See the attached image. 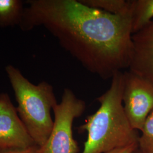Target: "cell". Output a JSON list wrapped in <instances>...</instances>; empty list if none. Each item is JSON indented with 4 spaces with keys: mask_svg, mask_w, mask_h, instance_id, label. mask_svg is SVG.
<instances>
[{
    "mask_svg": "<svg viewBox=\"0 0 153 153\" xmlns=\"http://www.w3.org/2000/svg\"><path fill=\"white\" fill-rule=\"evenodd\" d=\"M35 146L37 145L22 122L9 95L7 93H0V148L26 149Z\"/></svg>",
    "mask_w": 153,
    "mask_h": 153,
    "instance_id": "6",
    "label": "cell"
},
{
    "mask_svg": "<svg viewBox=\"0 0 153 153\" xmlns=\"http://www.w3.org/2000/svg\"><path fill=\"white\" fill-rule=\"evenodd\" d=\"M123 88L124 72L117 71L109 89L97 99L99 109L79 128L88 132L82 153H105L138 143L137 131L132 128L124 109Z\"/></svg>",
    "mask_w": 153,
    "mask_h": 153,
    "instance_id": "2",
    "label": "cell"
},
{
    "mask_svg": "<svg viewBox=\"0 0 153 153\" xmlns=\"http://www.w3.org/2000/svg\"><path fill=\"white\" fill-rule=\"evenodd\" d=\"M5 71L16 96L18 114L40 148L48 140L53 126L51 111L57 104L53 88L45 81L33 84L11 65L6 66Z\"/></svg>",
    "mask_w": 153,
    "mask_h": 153,
    "instance_id": "3",
    "label": "cell"
},
{
    "mask_svg": "<svg viewBox=\"0 0 153 153\" xmlns=\"http://www.w3.org/2000/svg\"><path fill=\"white\" fill-rule=\"evenodd\" d=\"M132 56L129 71L153 83V19L131 35Z\"/></svg>",
    "mask_w": 153,
    "mask_h": 153,
    "instance_id": "7",
    "label": "cell"
},
{
    "mask_svg": "<svg viewBox=\"0 0 153 153\" xmlns=\"http://www.w3.org/2000/svg\"><path fill=\"white\" fill-rule=\"evenodd\" d=\"M132 128L141 131L153 109V83L130 71L124 72L123 103Z\"/></svg>",
    "mask_w": 153,
    "mask_h": 153,
    "instance_id": "5",
    "label": "cell"
},
{
    "mask_svg": "<svg viewBox=\"0 0 153 153\" xmlns=\"http://www.w3.org/2000/svg\"><path fill=\"white\" fill-rule=\"evenodd\" d=\"M86 108L85 102L70 88L64 90L61 101L53 109L55 119L49 137L39 153H78L79 147L73 134V124Z\"/></svg>",
    "mask_w": 153,
    "mask_h": 153,
    "instance_id": "4",
    "label": "cell"
},
{
    "mask_svg": "<svg viewBox=\"0 0 153 153\" xmlns=\"http://www.w3.org/2000/svg\"><path fill=\"white\" fill-rule=\"evenodd\" d=\"M83 4L112 14H126L129 11V0H79Z\"/></svg>",
    "mask_w": 153,
    "mask_h": 153,
    "instance_id": "10",
    "label": "cell"
},
{
    "mask_svg": "<svg viewBox=\"0 0 153 153\" xmlns=\"http://www.w3.org/2000/svg\"><path fill=\"white\" fill-rule=\"evenodd\" d=\"M142 135L138 140V148L142 153H153V109L142 126Z\"/></svg>",
    "mask_w": 153,
    "mask_h": 153,
    "instance_id": "11",
    "label": "cell"
},
{
    "mask_svg": "<svg viewBox=\"0 0 153 153\" xmlns=\"http://www.w3.org/2000/svg\"><path fill=\"white\" fill-rule=\"evenodd\" d=\"M132 35L138 33L153 19V0H129Z\"/></svg>",
    "mask_w": 153,
    "mask_h": 153,
    "instance_id": "8",
    "label": "cell"
},
{
    "mask_svg": "<svg viewBox=\"0 0 153 153\" xmlns=\"http://www.w3.org/2000/svg\"><path fill=\"white\" fill-rule=\"evenodd\" d=\"M38 149L37 146L26 149H5L0 148V153H39Z\"/></svg>",
    "mask_w": 153,
    "mask_h": 153,
    "instance_id": "12",
    "label": "cell"
},
{
    "mask_svg": "<svg viewBox=\"0 0 153 153\" xmlns=\"http://www.w3.org/2000/svg\"><path fill=\"white\" fill-rule=\"evenodd\" d=\"M19 27H44L87 71L104 80L129 69L132 56L129 11L112 14L79 0H29Z\"/></svg>",
    "mask_w": 153,
    "mask_h": 153,
    "instance_id": "1",
    "label": "cell"
},
{
    "mask_svg": "<svg viewBox=\"0 0 153 153\" xmlns=\"http://www.w3.org/2000/svg\"><path fill=\"white\" fill-rule=\"evenodd\" d=\"M138 148V143H135L124 147L115 149L105 153H133Z\"/></svg>",
    "mask_w": 153,
    "mask_h": 153,
    "instance_id": "13",
    "label": "cell"
},
{
    "mask_svg": "<svg viewBox=\"0 0 153 153\" xmlns=\"http://www.w3.org/2000/svg\"><path fill=\"white\" fill-rule=\"evenodd\" d=\"M24 9L21 0H0V27L19 26Z\"/></svg>",
    "mask_w": 153,
    "mask_h": 153,
    "instance_id": "9",
    "label": "cell"
},
{
    "mask_svg": "<svg viewBox=\"0 0 153 153\" xmlns=\"http://www.w3.org/2000/svg\"><path fill=\"white\" fill-rule=\"evenodd\" d=\"M133 153H142V152L140 151V150L139 149V148H138Z\"/></svg>",
    "mask_w": 153,
    "mask_h": 153,
    "instance_id": "14",
    "label": "cell"
}]
</instances>
